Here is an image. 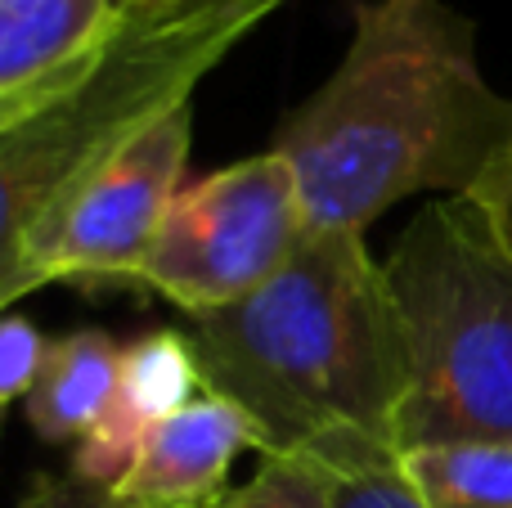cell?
<instances>
[{
    "label": "cell",
    "instance_id": "6da1fadb",
    "mask_svg": "<svg viewBox=\"0 0 512 508\" xmlns=\"http://www.w3.org/2000/svg\"><path fill=\"white\" fill-rule=\"evenodd\" d=\"M310 230L364 234L418 194H472L512 153V99L486 81L450 0H360L324 86L279 126Z\"/></svg>",
    "mask_w": 512,
    "mask_h": 508
},
{
    "label": "cell",
    "instance_id": "7a4b0ae2",
    "mask_svg": "<svg viewBox=\"0 0 512 508\" xmlns=\"http://www.w3.org/2000/svg\"><path fill=\"white\" fill-rule=\"evenodd\" d=\"M207 387L261 428V455L355 477L396 464L409 365L387 270L364 234L306 230L252 297L189 320Z\"/></svg>",
    "mask_w": 512,
    "mask_h": 508
},
{
    "label": "cell",
    "instance_id": "3957f363",
    "mask_svg": "<svg viewBox=\"0 0 512 508\" xmlns=\"http://www.w3.org/2000/svg\"><path fill=\"white\" fill-rule=\"evenodd\" d=\"M382 270L409 365L396 446L512 441V252L490 216L432 198Z\"/></svg>",
    "mask_w": 512,
    "mask_h": 508
},
{
    "label": "cell",
    "instance_id": "277c9868",
    "mask_svg": "<svg viewBox=\"0 0 512 508\" xmlns=\"http://www.w3.org/2000/svg\"><path fill=\"white\" fill-rule=\"evenodd\" d=\"M283 0H225L167 23L126 18L95 72L54 104L0 131V311L32 293L27 243L81 180L167 108L198 95L207 72Z\"/></svg>",
    "mask_w": 512,
    "mask_h": 508
},
{
    "label": "cell",
    "instance_id": "5b68a950",
    "mask_svg": "<svg viewBox=\"0 0 512 508\" xmlns=\"http://www.w3.org/2000/svg\"><path fill=\"white\" fill-rule=\"evenodd\" d=\"M306 230L301 189L283 153H252L180 189L144 261L140 288L167 297L189 320L221 311L270 284Z\"/></svg>",
    "mask_w": 512,
    "mask_h": 508
},
{
    "label": "cell",
    "instance_id": "8992f818",
    "mask_svg": "<svg viewBox=\"0 0 512 508\" xmlns=\"http://www.w3.org/2000/svg\"><path fill=\"white\" fill-rule=\"evenodd\" d=\"M189 149H194V99L167 108L117 153H108L81 189L59 207L54 221L27 243V284H126L140 288L158 230L176 194L185 189Z\"/></svg>",
    "mask_w": 512,
    "mask_h": 508
},
{
    "label": "cell",
    "instance_id": "52a82bcc",
    "mask_svg": "<svg viewBox=\"0 0 512 508\" xmlns=\"http://www.w3.org/2000/svg\"><path fill=\"white\" fill-rule=\"evenodd\" d=\"M126 27V0H0V131L90 77Z\"/></svg>",
    "mask_w": 512,
    "mask_h": 508
},
{
    "label": "cell",
    "instance_id": "ba28073f",
    "mask_svg": "<svg viewBox=\"0 0 512 508\" xmlns=\"http://www.w3.org/2000/svg\"><path fill=\"white\" fill-rule=\"evenodd\" d=\"M243 450H265L261 428L234 401L207 392L144 437L99 508H216L230 495V468Z\"/></svg>",
    "mask_w": 512,
    "mask_h": 508
},
{
    "label": "cell",
    "instance_id": "9c48e42d",
    "mask_svg": "<svg viewBox=\"0 0 512 508\" xmlns=\"http://www.w3.org/2000/svg\"><path fill=\"white\" fill-rule=\"evenodd\" d=\"M212 392L203 374V360L189 333L180 329H149L122 347V369H117V392L99 428L72 450V477L104 495L135 450L144 446L153 428L176 419L194 401Z\"/></svg>",
    "mask_w": 512,
    "mask_h": 508
},
{
    "label": "cell",
    "instance_id": "30bf717a",
    "mask_svg": "<svg viewBox=\"0 0 512 508\" xmlns=\"http://www.w3.org/2000/svg\"><path fill=\"white\" fill-rule=\"evenodd\" d=\"M117 369H122V347L104 329H72L54 338L23 401L27 428L45 446L77 450L113 405Z\"/></svg>",
    "mask_w": 512,
    "mask_h": 508
},
{
    "label": "cell",
    "instance_id": "8fae6325",
    "mask_svg": "<svg viewBox=\"0 0 512 508\" xmlns=\"http://www.w3.org/2000/svg\"><path fill=\"white\" fill-rule=\"evenodd\" d=\"M423 508H512V441H432L396 455Z\"/></svg>",
    "mask_w": 512,
    "mask_h": 508
},
{
    "label": "cell",
    "instance_id": "7c38bea8",
    "mask_svg": "<svg viewBox=\"0 0 512 508\" xmlns=\"http://www.w3.org/2000/svg\"><path fill=\"white\" fill-rule=\"evenodd\" d=\"M333 468L301 455H261V468L243 486H234L216 508H333Z\"/></svg>",
    "mask_w": 512,
    "mask_h": 508
},
{
    "label": "cell",
    "instance_id": "4fadbf2b",
    "mask_svg": "<svg viewBox=\"0 0 512 508\" xmlns=\"http://www.w3.org/2000/svg\"><path fill=\"white\" fill-rule=\"evenodd\" d=\"M45 351H50V338L27 315L0 311V432H5V414L27 401L45 365Z\"/></svg>",
    "mask_w": 512,
    "mask_h": 508
},
{
    "label": "cell",
    "instance_id": "5bb4252c",
    "mask_svg": "<svg viewBox=\"0 0 512 508\" xmlns=\"http://www.w3.org/2000/svg\"><path fill=\"white\" fill-rule=\"evenodd\" d=\"M333 508H423L414 500V491L405 486L396 464L387 468H369V473H355L337 482Z\"/></svg>",
    "mask_w": 512,
    "mask_h": 508
},
{
    "label": "cell",
    "instance_id": "9a60e30c",
    "mask_svg": "<svg viewBox=\"0 0 512 508\" xmlns=\"http://www.w3.org/2000/svg\"><path fill=\"white\" fill-rule=\"evenodd\" d=\"M472 203L481 207V212L490 216V225H495V234L504 239V248L512 252V153L504 162H499L495 171H490L486 180H481L477 189H472Z\"/></svg>",
    "mask_w": 512,
    "mask_h": 508
},
{
    "label": "cell",
    "instance_id": "2e32d148",
    "mask_svg": "<svg viewBox=\"0 0 512 508\" xmlns=\"http://www.w3.org/2000/svg\"><path fill=\"white\" fill-rule=\"evenodd\" d=\"M14 508H99V495L90 486H81L77 477H54V473H36L32 486L23 491V500Z\"/></svg>",
    "mask_w": 512,
    "mask_h": 508
},
{
    "label": "cell",
    "instance_id": "e0dca14e",
    "mask_svg": "<svg viewBox=\"0 0 512 508\" xmlns=\"http://www.w3.org/2000/svg\"><path fill=\"white\" fill-rule=\"evenodd\" d=\"M207 5H225V0H126V18H140V23H167V18L194 14Z\"/></svg>",
    "mask_w": 512,
    "mask_h": 508
}]
</instances>
